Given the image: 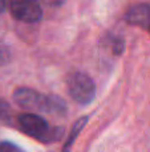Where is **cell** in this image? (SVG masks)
Returning <instances> with one entry per match:
<instances>
[{
	"instance_id": "6da1fadb",
	"label": "cell",
	"mask_w": 150,
	"mask_h": 152,
	"mask_svg": "<svg viewBox=\"0 0 150 152\" xmlns=\"http://www.w3.org/2000/svg\"><path fill=\"white\" fill-rule=\"evenodd\" d=\"M13 100L19 107L28 111V113L47 112L60 115L65 112V104L61 99L45 96L31 88H17L13 92Z\"/></svg>"
},
{
	"instance_id": "7a4b0ae2",
	"label": "cell",
	"mask_w": 150,
	"mask_h": 152,
	"mask_svg": "<svg viewBox=\"0 0 150 152\" xmlns=\"http://www.w3.org/2000/svg\"><path fill=\"white\" fill-rule=\"evenodd\" d=\"M17 123L20 126V129L25 135L36 137L37 140H41L45 143L58 140L63 135V129L58 127L50 128L47 121L36 113H23L17 118Z\"/></svg>"
},
{
	"instance_id": "3957f363",
	"label": "cell",
	"mask_w": 150,
	"mask_h": 152,
	"mask_svg": "<svg viewBox=\"0 0 150 152\" xmlns=\"http://www.w3.org/2000/svg\"><path fill=\"white\" fill-rule=\"evenodd\" d=\"M68 89L71 96L80 104L90 103L96 95V87L93 80L82 72H76L69 76Z\"/></svg>"
},
{
	"instance_id": "277c9868",
	"label": "cell",
	"mask_w": 150,
	"mask_h": 152,
	"mask_svg": "<svg viewBox=\"0 0 150 152\" xmlns=\"http://www.w3.org/2000/svg\"><path fill=\"white\" fill-rule=\"evenodd\" d=\"M11 13L15 19L25 23H36L43 18L40 5L35 1H13L11 3Z\"/></svg>"
},
{
	"instance_id": "5b68a950",
	"label": "cell",
	"mask_w": 150,
	"mask_h": 152,
	"mask_svg": "<svg viewBox=\"0 0 150 152\" xmlns=\"http://www.w3.org/2000/svg\"><path fill=\"white\" fill-rule=\"evenodd\" d=\"M126 21L132 26L142 27L148 28L150 27V4L141 3V4H134L126 12Z\"/></svg>"
},
{
	"instance_id": "8992f818",
	"label": "cell",
	"mask_w": 150,
	"mask_h": 152,
	"mask_svg": "<svg viewBox=\"0 0 150 152\" xmlns=\"http://www.w3.org/2000/svg\"><path fill=\"white\" fill-rule=\"evenodd\" d=\"M87 121H88V118H87V116H82L81 119H79V120L74 123L73 128H72L71 134H69V136H68V140H66L65 145H64V152H68L69 151V147H71L72 143L74 142V139L79 136V134L81 132V129L84 128V126L87 124Z\"/></svg>"
},
{
	"instance_id": "52a82bcc",
	"label": "cell",
	"mask_w": 150,
	"mask_h": 152,
	"mask_svg": "<svg viewBox=\"0 0 150 152\" xmlns=\"http://www.w3.org/2000/svg\"><path fill=\"white\" fill-rule=\"evenodd\" d=\"M11 108L4 100H0V123H8L11 120Z\"/></svg>"
},
{
	"instance_id": "ba28073f",
	"label": "cell",
	"mask_w": 150,
	"mask_h": 152,
	"mask_svg": "<svg viewBox=\"0 0 150 152\" xmlns=\"http://www.w3.org/2000/svg\"><path fill=\"white\" fill-rule=\"evenodd\" d=\"M0 152H24L20 147L9 142H3L0 144Z\"/></svg>"
},
{
	"instance_id": "9c48e42d",
	"label": "cell",
	"mask_w": 150,
	"mask_h": 152,
	"mask_svg": "<svg viewBox=\"0 0 150 152\" xmlns=\"http://www.w3.org/2000/svg\"><path fill=\"white\" fill-rule=\"evenodd\" d=\"M11 59V52L5 45H1L0 44V66H4Z\"/></svg>"
},
{
	"instance_id": "30bf717a",
	"label": "cell",
	"mask_w": 150,
	"mask_h": 152,
	"mask_svg": "<svg viewBox=\"0 0 150 152\" xmlns=\"http://www.w3.org/2000/svg\"><path fill=\"white\" fill-rule=\"evenodd\" d=\"M122 48H124V43H122V42H117L116 44H114V52H116V53H121Z\"/></svg>"
},
{
	"instance_id": "8fae6325",
	"label": "cell",
	"mask_w": 150,
	"mask_h": 152,
	"mask_svg": "<svg viewBox=\"0 0 150 152\" xmlns=\"http://www.w3.org/2000/svg\"><path fill=\"white\" fill-rule=\"evenodd\" d=\"M5 5H7V3H4V1H0V11H4Z\"/></svg>"
},
{
	"instance_id": "7c38bea8",
	"label": "cell",
	"mask_w": 150,
	"mask_h": 152,
	"mask_svg": "<svg viewBox=\"0 0 150 152\" xmlns=\"http://www.w3.org/2000/svg\"><path fill=\"white\" fill-rule=\"evenodd\" d=\"M149 31H150V27H149Z\"/></svg>"
}]
</instances>
